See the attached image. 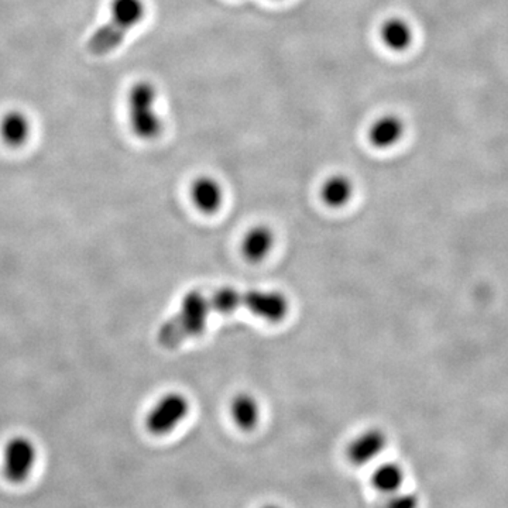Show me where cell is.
I'll use <instances>...</instances> for the list:
<instances>
[{
  "mask_svg": "<svg viewBox=\"0 0 508 508\" xmlns=\"http://www.w3.org/2000/svg\"><path fill=\"white\" fill-rule=\"evenodd\" d=\"M210 311L232 314L236 309H248L264 321L281 322L288 314V298L283 292L271 289H236L222 287L210 292Z\"/></svg>",
  "mask_w": 508,
  "mask_h": 508,
  "instance_id": "cell-1",
  "label": "cell"
},
{
  "mask_svg": "<svg viewBox=\"0 0 508 508\" xmlns=\"http://www.w3.org/2000/svg\"><path fill=\"white\" fill-rule=\"evenodd\" d=\"M210 305L207 294L200 289H192L182 298L180 309L160 327V345L164 347H177L190 337L202 334L207 327Z\"/></svg>",
  "mask_w": 508,
  "mask_h": 508,
  "instance_id": "cell-2",
  "label": "cell"
},
{
  "mask_svg": "<svg viewBox=\"0 0 508 508\" xmlns=\"http://www.w3.org/2000/svg\"><path fill=\"white\" fill-rule=\"evenodd\" d=\"M144 13L143 0H112L109 19L86 43L89 53L93 55L111 54L124 42L127 33L143 20Z\"/></svg>",
  "mask_w": 508,
  "mask_h": 508,
  "instance_id": "cell-3",
  "label": "cell"
},
{
  "mask_svg": "<svg viewBox=\"0 0 508 508\" xmlns=\"http://www.w3.org/2000/svg\"><path fill=\"white\" fill-rule=\"evenodd\" d=\"M156 88L149 81H140L132 86L127 96V112L132 132L139 139H157L164 129L162 119L156 111Z\"/></svg>",
  "mask_w": 508,
  "mask_h": 508,
  "instance_id": "cell-4",
  "label": "cell"
},
{
  "mask_svg": "<svg viewBox=\"0 0 508 508\" xmlns=\"http://www.w3.org/2000/svg\"><path fill=\"white\" fill-rule=\"evenodd\" d=\"M190 413V401L181 393L165 394L146 416V429L154 436L169 435Z\"/></svg>",
  "mask_w": 508,
  "mask_h": 508,
  "instance_id": "cell-5",
  "label": "cell"
},
{
  "mask_svg": "<svg viewBox=\"0 0 508 508\" xmlns=\"http://www.w3.org/2000/svg\"><path fill=\"white\" fill-rule=\"evenodd\" d=\"M37 462V448L25 436L10 439L4 451V474L9 482L22 483L29 479Z\"/></svg>",
  "mask_w": 508,
  "mask_h": 508,
  "instance_id": "cell-6",
  "label": "cell"
},
{
  "mask_svg": "<svg viewBox=\"0 0 508 508\" xmlns=\"http://www.w3.org/2000/svg\"><path fill=\"white\" fill-rule=\"evenodd\" d=\"M387 446V435L378 428L360 432L347 444V459L353 466H366L375 462Z\"/></svg>",
  "mask_w": 508,
  "mask_h": 508,
  "instance_id": "cell-7",
  "label": "cell"
},
{
  "mask_svg": "<svg viewBox=\"0 0 508 508\" xmlns=\"http://www.w3.org/2000/svg\"><path fill=\"white\" fill-rule=\"evenodd\" d=\"M190 200L202 213H215L222 207L223 190L215 178L202 175L190 185Z\"/></svg>",
  "mask_w": 508,
  "mask_h": 508,
  "instance_id": "cell-8",
  "label": "cell"
},
{
  "mask_svg": "<svg viewBox=\"0 0 508 508\" xmlns=\"http://www.w3.org/2000/svg\"><path fill=\"white\" fill-rule=\"evenodd\" d=\"M274 241L276 236L270 228L266 225L254 226L241 239V254L250 263H260L273 250Z\"/></svg>",
  "mask_w": 508,
  "mask_h": 508,
  "instance_id": "cell-9",
  "label": "cell"
},
{
  "mask_svg": "<svg viewBox=\"0 0 508 508\" xmlns=\"http://www.w3.org/2000/svg\"><path fill=\"white\" fill-rule=\"evenodd\" d=\"M32 133V122L22 111L6 112L0 119V139L13 149L24 146Z\"/></svg>",
  "mask_w": 508,
  "mask_h": 508,
  "instance_id": "cell-10",
  "label": "cell"
},
{
  "mask_svg": "<svg viewBox=\"0 0 508 508\" xmlns=\"http://www.w3.org/2000/svg\"><path fill=\"white\" fill-rule=\"evenodd\" d=\"M404 131H405V126L398 116L385 114L375 121V123H372L368 129V142L376 149H390L403 139Z\"/></svg>",
  "mask_w": 508,
  "mask_h": 508,
  "instance_id": "cell-11",
  "label": "cell"
},
{
  "mask_svg": "<svg viewBox=\"0 0 508 508\" xmlns=\"http://www.w3.org/2000/svg\"><path fill=\"white\" fill-rule=\"evenodd\" d=\"M230 416L241 431H253L260 419V408L256 398L249 393H239L230 403Z\"/></svg>",
  "mask_w": 508,
  "mask_h": 508,
  "instance_id": "cell-12",
  "label": "cell"
},
{
  "mask_svg": "<svg viewBox=\"0 0 508 508\" xmlns=\"http://www.w3.org/2000/svg\"><path fill=\"white\" fill-rule=\"evenodd\" d=\"M380 38L386 47L400 53V51L410 47L411 43H413V27H411L410 23L400 19V17H391L381 24Z\"/></svg>",
  "mask_w": 508,
  "mask_h": 508,
  "instance_id": "cell-13",
  "label": "cell"
},
{
  "mask_svg": "<svg viewBox=\"0 0 508 508\" xmlns=\"http://www.w3.org/2000/svg\"><path fill=\"white\" fill-rule=\"evenodd\" d=\"M353 197V182L347 175L337 174L327 178L321 187V198L330 208H342Z\"/></svg>",
  "mask_w": 508,
  "mask_h": 508,
  "instance_id": "cell-14",
  "label": "cell"
},
{
  "mask_svg": "<svg viewBox=\"0 0 508 508\" xmlns=\"http://www.w3.org/2000/svg\"><path fill=\"white\" fill-rule=\"evenodd\" d=\"M404 474L403 467L394 462H386L376 467L372 474V486L381 494L390 495L400 492L403 487Z\"/></svg>",
  "mask_w": 508,
  "mask_h": 508,
  "instance_id": "cell-15",
  "label": "cell"
},
{
  "mask_svg": "<svg viewBox=\"0 0 508 508\" xmlns=\"http://www.w3.org/2000/svg\"><path fill=\"white\" fill-rule=\"evenodd\" d=\"M419 500L413 493L397 492L387 495L383 508H418Z\"/></svg>",
  "mask_w": 508,
  "mask_h": 508,
  "instance_id": "cell-16",
  "label": "cell"
},
{
  "mask_svg": "<svg viewBox=\"0 0 508 508\" xmlns=\"http://www.w3.org/2000/svg\"><path fill=\"white\" fill-rule=\"evenodd\" d=\"M260 508H283V507H279L278 504H274V503H269V504L261 505Z\"/></svg>",
  "mask_w": 508,
  "mask_h": 508,
  "instance_id": "cell-17",
  "label": "cell"
}]
</instances>
